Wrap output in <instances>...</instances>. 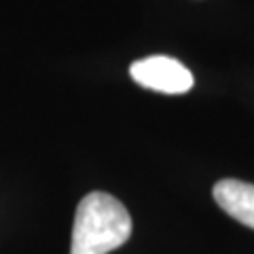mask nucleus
<instances>
[{
    "label": "nucleus",
    "mask_w": 254,
    "mask_h": 254,
    "mask_svg": "<svg viewBox=\"0 0 254 254\" xmlns=\"http://www.w3.org/2000/svg\"><path fill=\"white\" fill-rule=\"evenodd\" d=\"M131 216L117 197L93 190L74 214L70 254H108L129 240Z\"/></svg>",
    "instance_id": "obj_1"
},
{
    "label": "nucleus",
    "mask_w": 254,
    "mask_h": 254,
    "mask_svg": "<svg viewBox=\"0 0 254 254\" xmlns=\"http://www.w3.org/2000/svg\"><path fill=\"white\" fill-rule=\"evenodd\" d=\"M214 201L229 216L254 229V185L235 178H225L214 185Z\"/></svg>",
    "instance_id": "obj_3"
},
{
    "label": "nucleus",
    "mask_w": 254,
    "mask_h": 254,
    "mask_svg": "<svg viewBox=\"0 0 254 254\" xmlns=\"http://www.w3.org/2000/svg\"><path fill=\"white\" fill-rule=\"evenodd\" d=\"M129 74L144 89L170 95L187 93L195 83L190 70L168 55H150V58L133 62Z\"/></svg>",
    "instance_id": "obj_2"
}]
</instances>
